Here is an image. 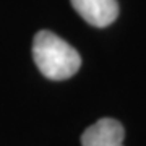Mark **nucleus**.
I'll return each instance as SVG.
<instances>
[{"instance_id":"f257e3e1","label":"nucleus","mask_w":146,"mask_h":146,"mask_svg":"<svg viewBox=\"0 0 146 146\" xmlns=\"http://www.w3.org/2000/svg\"><path fill=\"white\" fill-rule=\"evenodd\" d=\"M33 58L39 72L54 81L72 78L81 67L78 50L55 33L46 29L36 33L34 36Z\"/></svg>"},{"instance_id":"f03ea898","label":"nucleus","mask_w":146,"mask_h":146,"mask_svg":"<svg viewBox=\"0 0 146 146\" xmlns=\"http://www.w3.org/2000/svg\"><path fill=\"white\" fill-rule=\"evenodd\" d=\"M73 8L91 26L106 28L119 16L117 0H70Z\"/></svg>"},{"instance_id":"7ed1b4c3","label":"nucleus","mask_w":146,"mask_h":146,"mask_svg":"<svg viewBox=\"0 0 146 146\" xmlns=\"http://www.w3.org/2000/svg\"><path fill=\"white\" fill-rule=\"evenodd\" d=\"M125 130L119 120L104 119L88 127L81 135V146H123Z\"/></svg>"}]
</instances>
